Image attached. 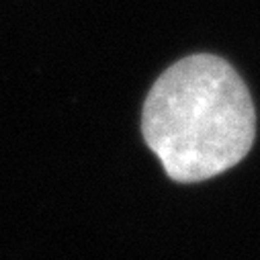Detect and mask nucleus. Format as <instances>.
<instances>
[{"mask_svg":"<svg viewBox=\"0 0 260 260\" xmlns=\"http://www.w3.org/2000/svg\"><path fill=\"white\" fill-rule=\"evenodd\" d=\"M142 134L174 182H201L246 158L256 111L244 80L223 57L194 53L172 63L150 88Z\"/></svg>","mask_w":260,"mask_h":260,"instance_id":"f257e3e1","label":"nucleus"}]
</instances>
